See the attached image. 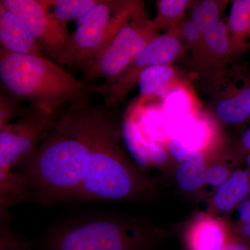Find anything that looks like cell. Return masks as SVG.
Segmentation results:
<instances>
[{
	"label": "cell",
	"instance_id": "11",
	"mask_svg": "<svg viewBox=\"0 0 250 250\" xmlns=\"http://www.w3.org/2000/svg\"><path fill=\"white\" fill-rule=\"evenodd\" d=\"M228 27L231 54L241 55L250 49V0H234Z\"/></svg>",
	"mask_w": 250,
	"mask_h": 250
},
{
	"label": "cell",
	"instance_id": "31",
	"mask_svg": "<svg viewBox=\"0 0 250 250\" xmlns=\"http://www.w3.org/2000/svg\"><path fill=\"white\" fill-rule=\"evenodd\" d=\"M238 217L241 221L247 223L250 222V199L241 202L238 207Z\"/></svg>",
	"mask_w": 250,
	"mask_h": 250
},
{
	"label": "cell",
	"instance_id": "30",
	"mask_svg": "<svg viewBox=\"0 0 250 250\" xmlns=\"http://www.w3.org/2000/svg\"><path fill=\"white\" fill-rule=\"evenodd\" d=\"M169 152L176 161L180 163L193 154V152L188 149L179 140L172 139L169 142Z\"/></svg>",
	"mask_w": 250,
	"mask_h": 250
},
{
	"label": "cell",
	"instance_id": "27",
	"mask_svg": "<svg viewBox=\"0 0 250 250\" xmlns=\"http://www.w3.org/2000/svg\"><path fill=\"white\" fill-rule=\"evenodd\" d=\"M177 30L180 31L182 39L189 45L198 47L202 41V32L191 20L183 21Z\"/></svg>",
	"mask_w": 250,
	"mask_h": 250
},
{
	"label": "cell",
	"instance_id": "20",
	"mask_svg": "<svg viewBox=\"0 0 250 250\" xmlns=\"http://www.w3.org/2000/svg\"><path fill=\"white\" fill-rule=\"evenodd\" d=\"M121 134L130 155L140 166L147 165L149 161L147 141L134 122L125 121L121 126Z\"/></svg>",
	"mask_w": 250,
	"mask_h": 250
},
{
	"label": "cell",
	"instance_id": "26",
	"mask_svg": "<svg viewBox=\"0 0 250 250\" xmlns=\"http://www.w3.org/2000/svg\"><path fill=\"white\" fill-rule=\"evenodd\" d=\"M1 250H31L25 240L16 236L10 227L1 228Z\"/></svg>",
	"mask_w": 250,
	"mask_h": 250
},
{
	"label": "cell",
	"instance_id": "2",
	"mask_svg": "<svg viewBox=\"0 0 250 250\" xmlns=\"http://www.w3.org/2000/svg\"><path fill=\"white\" fill-rule=\"evenodd\" d=\"M1 85L29 104L65 106L92 99L99 85L78 80L43 54L13 53L0 47Z\"/></svg>",
	"mask_w": 250,
	"mask_h": 250
},
{
	"label": "cell",
	"instance_id": "19",
	"mask_svg": "<svg viewBox=\"0 0 250 250\" xmlns=\"http://www.w3.org/2000/svg\"><path fill=\"white\" fill-rule=\"evenodd\" d=\"M250 188L248 182H238L229 178L220 184L215 190L214 204L220 211L228 212L249 195Z\"/></svg>",
	"mask_w": 250,
	"mask_h": 250
},
{
	"label": "cell",
	"instance_id": "18",
	"mask_svg": "<svg viewBox=\"0 0 250 250\" xmlns=\"http://www.w3.org/2000/svg\"><path fill=\"white\" fill-rule=\"evenodd\" d=\"M188 0H159L156 1L157 14L154 21L159 29H167L172 33L183 22L184 14L190 4Z\"/></svg>",
	"mask_w": 250,
	"mask_h": 250
},
{
	"label": "cell",
	"instance_id": "35",
	"mask_svg": "<svg viewBox=\"0 0 250 250\" xmlns=\"http://www.w3.org/2000/svg\"><path fill=\"white\" fill-rule=\"evenodd\" d=\"M247 161H248V166H249L250 167V154L249 156H248V160H247Z\"/></svg>",
	"mask_w": 250,
	"mask_h": 250
},
{
	"label": "cell",
	"instance_id": "7",
	"mask_svg": "<svg viewBox=\"0 0 250 250\" xmlns=\"http://www.w3.org/2000/svg\"><path fill=\"white\" fill-rule=\"evenodd\" d=\"M158 36L159 29L142 8L95 57L81 67L82 80L91 84L94 81L104 79L100 87L106 88Z\"/></svg>",
	"mask_w": 250,
	"mask_h": 250
},
{
	"label": "cell",
	"instance_id": "10",
	"mask_svg": "<svg viewBox=\"0 0 250 250\" xmlns=\"http://www.w3.org/2000/svg\"><path fill=\"white\" fill-rule=\"evenodd\" d=\"M0 43L1 47L13 53L45 55L25 24L14 13L1 4H0Z\"/></svg>",
	"mask_w": 250,
	"mask_h": 250
},
{
	"label": "cell",
	"instance_id": "14",
	"mask_svg": "<svg viewBox=\"0 0 250 250\" xmlns=\"http://www.w3.org/2000/svg\"><path fill=\"white\" fill-rule=\"evenodd\" d=\"M174 75V69L168 65H154L145 69L140 75V93L144 96L165 98Z\"/></svg>",
	"mask_w": 250,
	"mask_h": 250
},
{
	"label": "cell",
	"instance_id": "13",
	"mask_svg": "<svg viewBox=\"0 0 250 250\" xmlns=\"http://www.w3.org/2000/svg\"><path fill=\"white\" fill-rule=\"evenodd\" d=\"M215 115L220 121L235 125L250 116V80L228 98L220 100L215 108Z\"/></svg>",
	"mask_w": 250,
	"mask_h": 250
},
{
	"label": "cell",
	"instance_id": "17",
	"mask_svg": "<svg viewBox=\"0 0 250 250\" xmlns=\"http://www.w3.org/2000/svg\"><path fill=\"white\" fill-rule=\"evenodd\" d=\"M205 51L215 59L225 58L231 54V43L228 25L219 21L202 33V41L198 49Z\"/></svg>",
	"mask_w": 250,
	"mask_h": 250
},
{
	"label": "cell",
	"instance_id": "21",
	"mask_svg": "<svg viewBox=\"0 0 250 250\" xmlns=\"http://www.w3.org/2000/svg\"><path fill=\"white\" fill-rule=\"evenodd\" d=\"M49 11L63 24L78 20L94 7L100 0H44Z\"/></svg>",
	"mask_w": 250,
	"mask_h": 250
},
{
	"label": "cell",
	"instance_id": "9",
	"mask_svg": "<svg viewBox=\"0 0 250 250\" xmlns=\"http://www.w3.org/2000/svg\"><path fill=\"white\" fill-rule=\"evenodd\" d=\"M182 47L178 36L172 33L153 39L112 84L104 88L100 85V95L103 96L104 103L111 108L121 103L139 83L140 75L145 69L167 65L179 55Z\"/></svg>",
	"mask_w": 250,
	"mask_h": 250
},
{
	"label": "cell",
	"instance_id": "15",
	"mask_svg": "<svg viewBox=\"0 0 250 250\" xmlns=\"http://www.w3.org/2000/svg\"><path fill=\"white\" fill-rule=\"evenodd\" d=\"M207 168L202 153L200 151L194 152L188 159L179 163L176 170L177 184L184 191H195L206 184Z\"/></svg>",
	"mask_w": 250,
	"mask_h": 250
},
{
	"label": "cell",
	"instance_id": "3",
	"mask_svg": "<svg viewBox=\"0 0 250 250\" xmlns=\"http://www.w3.org/2000/svg\"><path fill=\"white\" fill-rule=\"evenodd\" d=\"M121 127L110 113L90 152L75 202H118L149 195L152 184L139 173L121 144Z\"/></svg>",
	"mask_w": 250,
	"mask_h": 250
},
{
	"label": "cell",
	"instance_id": "4",
	"mask_svg": "<svg viewBox=\"0 0 250 250\" xmlns=\"http://www.w3.org/2000/svg\"><path fill=\"white\" fill-rule=\"evenodd\" d=\"M156 229L134 220L101 215L68 220L54 227L45 250H150L160 241Z\"/></svg>",
	"mask_w": 250,
	"mask_h": 250
},
{
	"label": "cell",
	"instance_id": "1",
	"mask_svg": "<svg viewBox=\"0 0 250 250\" xmlns=\"http://www.w3.org/2000/svg\"><path fill=\"white\" fill-rule=\"evenodd\" d=\"M111 108L92 99L67 105L53 129L13 174L21 203L75 202L90 152Z\"/></svg>",
	"mask_w": 250,
	"mask_h": 250
},
{
	"label": "cell",
	"instance_id": "22",
	"mask_svg": "<svg viewBox=\"0 0 250 250\" xmlns=\"http://www.w3.org/2000/svg\"><path fill=\"white\" fill-rule=\"evenodd\" d=\"M227 1L204 0L192 8L190 20L203 33L206 29L220 21Z\"/></svg>",
	"mask_w": 250,
	"mask_h": 250
},
{
	"label": "cell",
	"instance_id": "32",
	"mask_svg": "<svg viewBox=\"0 0 250 250\" xmlns=\"http://www.w3.org/2000/svg\"><path fill=\"white\" fill-rule=\"evenodd\" d=\"M223 250H248V248L246 245L241 242L228 240Z\"/></svg>",
	"mask_w": 250,
	"mask_h": 250
},
{
	"label": "cell",
	"instance_id": "28",
	"mask_svg": "<svg viewBox=\"0 0 250 250\" xmlns=\"http://www.w3.org/2000/svg\"><path fill=\"white\" fill-rule=\"evenodd\" d=\"M228 169L225 166L218 165L208 167L206 170V184L213 187H219L228 179Z\"/></svg>",
	"mask_w": 250,
	"mask_h": 250
},
{
	"label": "cell",
	"instance_id": "24",
	"mask_svg": "<svg viewBox=\"0 0 250 250\" xmlns=\"http://www.w3.org/2000/svg\"><path fill=\"white\" fill-rule=\"evenodd\" d=\"M190 99L187 92L182 89L169 91L164 98L163 112L166 120L172 119L190 113Z\"/></svg>",
	"mask_w": 250,
	"mask_h": 250
},
{
	"label": "cell",
	"instance_id": "16",
	"mask_svg": "<svg viewBox=\"0 0 250 250\" xmlns=\"http://www.w3.org/2000/svg\"><path fill=\"white\" fill-rule=\"evenodd\" d=\"M228 241L223 229L213 221L203 222L187 239L188 250H223Z\"/></svg>",
	"mask_w": 250,
	"mask_h": 250
},
{
	"label": "cell",
	"instance_id": "33",
	"mask_svg": "<svg viewBox=\"0 0 250 250\" xmlns=\"http://www.w3.org/2000/svg\"><path fill=\"white\" fill-rule=\"evenodd\" d=\"M243 143L244 144L245 147L250 150V127L245 133L244 136H243Z\"/></svg>",
	"mask_w": 250,
	"mask_h": 250
},
{
	"label": "cell",
	"instance_id": "5",
	"mask_svg": "<svg viewBox=\"0 0 250 250\" xmlns=\"http://www.w3.org/2000/svg\"><path fill=\"white\" fill-rule=\"evenodd\" d=\"M143 7L141 1L100 0L77 20L59 65L80 70Z\"/></svg>",
	"mask_w": 250,
	"mask_h": 250
},
{
	"label": "cell",
	"instance_id": "8",
	"mask_svg": "<svg viewBox=\"0 0 250 250\" xmlns=\"http://www.w3.org/2000/svg\"><path fill=\"white\" fill-rule=\"evenodd\" d=\"M0 4L21 20L45 55L59 64L70 34L66 24L54 17L44 0H1Z\"/></svg>",
	"mask_w": 250,
	"mask_h": 250
},
{
	"label": "cell",
	"instance_id": "12",
	"mask_svg": "<svg viewBox=\"0 0 250 250\" xmlns=\"http://www.w3.org/2000/svg\"><path fill=\"white\" fill-rule=\"evenodd\" d=\"M166 130L168 140H179L193 152L200 151L207 138V128L191 113L167 120Z\"/></svg>",
	"mask_w": 250,
	"mask_h": 250
},
{
	"label": "cell",
	"instance_id": "25",
	"mask_svg": "<svg viewBox=\"0 0 250 250\" xmlns=\"http://www.w3.org/2000/svg\"><path fill=\"white\" fill-rule=\"evenodd\" d=\"M24 106L22 103L11 95L2 86L0 87V129L4 127L18 118Z\"/></svg>",
	"mask_w": 250,
	"mask_h": 250
},
{
	"label": "cell",
	"instance_id": "6",
	"mask_svg": "<svg viewBox=\"0 0 250 250\" xmlns=\"http://www.w3.org/2000/svg\"><path fill=\"white\" fill-rule=\"evenodd\" d=\"M66 106L29 104L16 119L0 129V195L11 190L14 171L35 152Z\"/></svg>",
	"mask_w": 250,
	"mask_h": 250
},
{
	"label": "cell",
	"instance_id": "34",
	"mask_svg": "<svg viewBox=\"0 0 250 250\" xmlns=\"http://www.w3.org/2000/svg\"><path fill=\"white\" fill-rule=\"evenodd\" d=\"M241 233L246 238H250V222L244 224L241 228Z\"/></svg>",
	"mask_w": 250,
	"mask_h": 250
},
{
	"label": "cell",
	"instance_id": "23",
	"mask_svg": "<svg viewBox=\"0 0 250 250\" xmlns=\"http://www.w3.org/2000/svg\"><path fill=\"white\" fill-rule=\"evenodd\" d=\"M166 121L163 110L151 108L145 111L141 117V125L149 141L161 143L168 140L166 135Z\"/></svg>",
	"mask_w": 250,
	"mask_h": 250
},
{
	"label": "cell",
	"instance_id": "29",
	"mask_svg": "<svg viewBox=\"0 0 250 250\" xmlns=\"http://www.w3.org/2000/svg\"><path fill=\"white\" fill-rule=\"evenodd\" d=\"M149 159L157 165H163L167 160V153L160 143L155 141H147Z\"/></svg>",
	"mask_w": 250,
	"mask_h": 250
}]
</instances>
